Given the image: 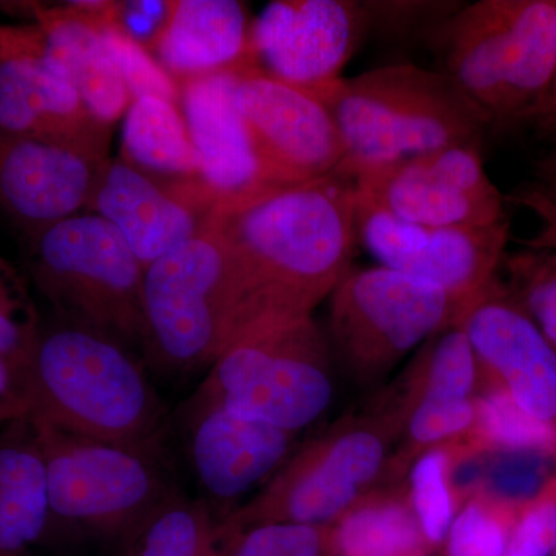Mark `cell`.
<instances>
[{
  "label": "cell",
  "instance_id": "cell-17",
  "mask_svg": "<svg viewBox=\"0 0 556 556\" xmlns=\"http://www.w3.org/2000/svg\"><path fill=\"white\" fill-rule=\"evenodd\" d=\"M478 367L543 422L556 426V351L517 300L492 285L457 314Z\"/></svg>",
  "mask_w": 556,
  "mask_h": 556
},
{
  "label": "cell",
  "instance_id": "cell-41",
  "mask_svg": "<svg viewBox=\"0 0 556 556\" xmlns=\"http://www.w3.org/2000/svg\"><path fill=\"white\" fill-rule=\"evenodd\" d=\"M529 123H535L541 129L554 130L556 127V56L554 76L540 108L530 116Z\"/></svg>",
  "mask_w": 556,
  "mask_h": 556
},
{
  "label": "cell",
  "instance_id": "cell-8",
  "mask_svg": "<svg viewBox=\"0 0 556 556\" xmlns=\"http://www.w3.org/2000/svg\"><path fill=\"white\" fill-rule=\"evenodd\" d=\"M43 466L51 521L118 541L174 492L160 450L76 437L33 424Z\"/></svg>",
  "mask_w": 556,
  "mask_h": 556
},
{
  "label": "cell",
  "instance_id": "cell-34",
  "mask_svg": "<svg viewBox=\"0 0 556 556\" xmlns=\"http://www.w3.org/2000/svg\"><path fill=\"white\" fill-rule=\"evenodd\" d=\"M556 551V470L543 489L519 507L503 556H552Z\"/></svg>",
  "mask_w": 556,
  "mask_h": 556
},
{
  "label": "cell",
  "instance_id": "cell-33",
  "mask_svg": "<svg viewBox=\"0 0 556 556\" xmlns=\"http://www.w3.org/2000/svg\"><path fill=\"white\" fill-rule=\"evenodd\" d=\"M506 262L517 288L515 300L556 346V255L529 249Z\"/></svg>",
  "mask_w": 556,
  "mask_h": 556
},
{
  "label": "cell",
  "instance_id": "cell-2",
  "mask_svg": "<svg viewBox=\"0 0 556 556\" xmlns=\"http://www.w3.org/2000/svg\"><path fill=\"white\" fill-rule=\"evenodd\" d=\"M21 417L76 437L160 450L164 408L134 350L54 317L16 379Z\"/></svg>",
  "mask_w": 556,
  "mask_h": 556
},
{
  "label": "cell",
  "instance_id": "cell-27",
  "mask_svg": "<svg viewBox=\"0 0 556 556\" xmlns=\"http://www.w3.org/2000/svg\"><path fill=\"white\" fill-rule=\"evenodd\" d=\"M473 426L481 444L495 452L556 455V426L530 416L503 388L478 399Z\"/></svg>",
  "mask_w": 556,
  "mask_h": 556
},
{
  "label": "cell",
  "instance_id": "cell-10",
  "mask_svg": "<svg viewBox=\"0 0 556 556\" xmlns=\"http://www.w3.org/2000/svg\"><path fill=\"white\" fill-rule=\"evenodd\" d=\"M353 179L358 195L415 225L456 228L507 219L506 195L486 174L475 146L419 153Z\"/></svg>",
  "mask_w": 556,
  "mask_h": 556
},
{
  "label": "cell",
  "instance_id": "cell-32",
  "mask_svg": "<svg viewBox=\"0 0 556 556\" xmlns=\"http://www.w3.org/2000/svg\"><path fill=\"white\" fill-rule=\"evenodd\" d=\"M447 470V455L442 450H431L412 471L413 510L431 547L444 543L455 519Z\"/></svg>",
  "mask_w": 556,
  "mask_h": 556
},
{
  "label": "cell",
  "instance_id": "cell-18",
  "mask_svg": "<svg viewBox=\"0 0 556 556\" xmlns=\"http://www.w3.org/2000/svg\"><path fill=\"white\" fill-rule=\"evenodd\" d=\"M105 160L61 142L0 131V212L33 241L86 211Z\"/></svg>",
  "mask_w": 556,
  "mask_h": 556
},
{
  "label": "cell",
  "instance_id": "cell-31",
  "mask_svg": "<svg viewBox=\"0 0 556 556\" xmlns=\"http://www.w3.org/2000/svg\"><path fill=\"white\" fill-rule=\"evenodd\" d=\"M518 510L485 495L471 501L450 526L447 556H503Z\"/></svg>",
  "mask_w": 556,
  "mask_h": 556
},
{
  "label": "cell",
  "instance_id": "cell-4",
  "mask_svg": "<svg viewBox=\"0 0 556 556\" xmlns=\"http://www.w3.org/2000/svg\"><path fill=\"white\" fill-rule=\"evenodd\" d=\"M442 68L493 124L529 123L556 56V0H479L437 28Z\"/></svg>",
  "mask_w": 556,
  "mask_h": 556
},
{
  "label": "cell",
  "instance_id": "cell-6",
  "mask_svg": "<svg viewBox=\"0 0 556 556\" xmlns=\"http://www.w3.org/2000/svg\"><path fill=\"white\" fill-rule=\"evenodd\" d=\"M328 357L311 316L252 328L219 354L195 397L295 433L331 404Z\"/></svg>",
  "mask_w": 556,
  "mask_h": 556
},
{
  "label": "cell",
  "instance_id": "cell-30",
  "mask_svg": "<svg viewBox=\"0 0 556 556\" xmlns=\"http://www.w3.org/2000/svg\"><path fill=\"white\" fill-rule=\"evenodd\" d=\"M115 16L116 3H112L102 21V38L129 90L131 101L142 97H156L178 105L179 84L161 67L156 58L142 43L130 38L116 24Z\"/></svg>",
  "mask_w": 556,
  "mask_h": 556
},
{
  "label": "cell",
  "instance_id": "cell-29",
  "mask_svg": "<svg viewBox=\"0 0 556 556\" xmlns=\"http://www.w3.org/2000/svg\"><path fill=\"white\" fill-rule=\"evenodd\" d=\"M40 316L27 283L0 255V357L20 376L38 339Z\"/></svg>",
  "mask_w": 556,
  "mask_h": 556
},
{
  "label": "cell",
  "instance_id": "cell-24",
  "mask_svg": "<svg viewBox=\"0 0 556 556\" xmlns=\"http://www.w3.org/2000/svg\"><path fill=\"white\" fill-rule=\"evenodd\" d=\"M121 159L164 182L201 181L200 161L179 108L156 97L131 101Z\"/></svg>",
  "mask_w": 556,
  "mask_h": 556
},
{
  "label": "cell",
  "instance_id": "cell-25",
  "mask_svg": "<svg viewBox=\"0 0 556 556\" xmlns=\"http://www.w3.org/2000/svg\"><path fill=\"white\" fill-rule=\"evenodd\" d=\"M116 543L118 556H226L232 540L207 501L174 490Z\"/></svg>",
  "mask_w": 556,
  "mask_h": 556
},
{
  "label": "cell",
  "instance_id": "cell-46",
  "mask_svg": "<svg viewBox=\"0 0 556 556\" xmlns=\"http://www.w3.org/2000/svg\"><path fill=\"white\" fill-rule=\"evenodd\" d=\"M554 130L556 131V127H555V129H554Z\"/></svg>",
  "mask_w": 556,
  "mask_h": 556
},
{
  "label": "cell",
  "instance_id": "cell-26",
  "mask_svg": "<svg viewBox=\"0 0 556 556\" xmlns=\"http://www.w3.org/2000/svg\"><path fill=\"white\" fill-rule=\"evenodd\" d=\"M325 543L336 556H428L431 547L415 510L391 500L351 506Z\"/></svg>",
  "mask_w": 556,
  "mask_h": 556
},
{
  "label": "cell",
  "instance_id": "cell-16",
  "mask_svg": "<svg viewBox=\"0 0 556 556\" xmlns=\"http://www.w3.org/2000/svg\"><path fill=\"white\" fill-rule=\"evenodd\" d=\"M0 131L109 159L110 127L93 118L67 76L43 51L39 28L21 27L0 60Z\"/></svg>",
  "mask_w": 556,
  "mask_h": 556
},
{
  "label": "cell",
  "instance_id": "cell-1",
  "mask_svg": "<svg viewBox=\"0 0 556 556\" xmlns=\"http://www.w3.org/2000/svg\"><path fill=\"white\" fill-rule=\"evenodd\" d=\"M212 219L236 278L232 342L252 328L309 317L331 295L358 241L356 185L329 175L219 204Z\"/></svg>",
  "mask_w": 556,
  "mask_h": 556
},
{
  "label": "cell",
  "instance_id": "cell-19",
  "mask_svg": "<svg viewBox=\"0 0 556 556\" xmlns=\"http://www.w3.org/2000/svg\"><path fill=\"white\" fill-rule=\"evenodd\" d=\"M240 72L211 73L179 84V112L199 155L201 181L217 200V206L273 190L263 181L237 104Z\"/></svg>",
  "mask_w": 556,
  "mask_h": 556
},
{
  "label": "cell",
  "instance_id": "cell-28",
  "mask_svg": "<svg viewBox=\"0 0 556 556\" xmlns=\"http://www.w3.org/2000/svg\"><path fill=\"white\" fill-rule=\"evenodd\" d=\"M478 362L466 331L450 325L433 342L427 356V387L420 401L456 405L470 401Z\"/></svg>",
  "mask_w": 556,
  "mask_h": 556
},
{
  "label": "cell",
  "instance_id": "cell-45",
  "mask_svg": "<svg viewBox=\"0 0 556 556\" xmlns=\"http://www.w3.org/2000/svg\"><path fill=\"white\" fill-rule=\"evenodd\" d=\"M552 556H556V551H555V554H554V555H552Z\"/></svg>",
  "mask_w": 556,
  "mask_h": 556
},
{
  "label": "cell",
  "instance_id": "cell-23",
  "mask_svg": "<svg viewBox=\"0 0 556 556\" xmlns=\"http://www.w3.org/2000/svg\"><path fill=\"white\" fill-rule=\"evenodd\" d=\"M46 466L25 417L0 426V556H24L50 529Z\"/></svg>",
  "mask_w": 556,
  "mask_h": 556
},
{
  "label": "cell",
  "instance_id": "cell-40",
  "mask_svg": "<svg viewBox=\"0 0 556 556\" xmlns=\"http://www.w3.org/2000/svg\"><path fill=\"white\" fill-rule=\"evenodd\" d=\"M21 417L20 394L16 375L10 365L0 357V426Z\"/></svg>",
  "mask_w": 556,
  "mask_h": 556
},
{
  "label": "cell",
  "instance_id": "cell-3",
  "mask_svg": "<svg viewBox=\"0 0 556 556\" xmlns=\"http://www.w3.org/2000/svg\"><path fill=\"white\" fill-rule=\"evenodd\" d=\"M306 91L331 112L343 146L339 174L351 179L431 150L479 148L492 126L445 73L415 64L386 65Z\"/></svg>",
  "mask_w": 556,
  "mask_h": 556
},
{
  "label": "cell",
  "instance_id": "cell-13",
  "mask_svg": "<svg viewBox=\"0 0 556 556\" xmlns=\"http://www.w3.org/2000/svg\"><path fill=\"white\" fill-rule=\"evenodd\" d=\"M236 98L266 188L339 174L342 139L331 112L313 93L249 68L240 72Z\"/></svg>",
  "mask_w": 556,
  "mask_h": 556
},
{
  "label": "cell",
  "instance_id": "cell-15",
  "mask_svg": "<svg viewBox=\"0 0 556 556\" xmlns=\"http://www.w3.org/2000/svg\"><path fill=\"white\" fill-rule=\"evenodd\" d=\"M215 206L203 181H159L123 159H108L86 208L118 230L146 268L197 236Z\"/></svg>",
  "mask_w": 556,
  "mask_h": 556
},
{
  "label": "cell",
  "instance_id": "cell-42",
  "mask_svg": "<svg viewBox=\"0 0 556 556\" xmlns=\"http://www.w3.org/2000/svg\"><path fill=\"white\" fill-rule=\"evenodd\" d=\"M536 182L556 195V148L536 161Z\"/></svg>",
  "mask_w": 556,
  "mask_h": 556
},
{
  "label": "cell",
  "instance_id": "cell-22",
  "mask_svg": "<svg viewBox=\"0 0 556 556\" xmlns=\"http://www.w3.org/2000/svg\"><path fill=\"white\" fill-rule=\"evenodd\" d=\"M249 31L247 9L237 0H178L153 43L156 61L172 78L182 80L255 70Z\"/></svg>",
  "mask_w": 556,
  "mask_h": 556
},
{
  "label": "cell",
  "instance_id": "cell-14",
  "mask_svg": "<svg viewBox=\"0 0 556 556\" xmlns=\"http://www.w3.org/2000/svg\"><path fill=\"white\" fill-rule=\"evenodd\" d=\"M369 27L364 2L276 0L249 31L255 70L303 90L340 79Z\"/></svg>",
  "mask_w": 556,
  "mask_h": 556
},
{
  "label": "cell",
  "instance_id": "cell-37",
  "mask_svg": "<svg viewBox=\"0 0 556 556\" xmlns=\"http://www.w3.org/2000/svg\"><path fill=\"white\" fill-rule=\"evenodd\" d=\"M475 420V404L441 405L420 401L412 419L409 434L417 444H433L463 433Z\"/></svg>",
  "mask_w": 556,
  "mask_h": 556
},
{
  "label": "cell",
  "instance_id": "cell-5",
  "mask_svg": "<svg viewBox=\"0 0 556 556\" xmlns=\"http://www.w3.org/2000/svg\"><path fill=\"white\" fill-rule=\"evenodd\" d=\"M236 300L228 249L211 214L197 236L144 268L146 361L175 375L211 368L229 345Z\"/></svg>",
  "mask_w": 556,
  "mask_h": 556
},
{
  "label": "cell",
  "instance_id": "cell-11",
  "mask_svg": "<svg viewBox=\"0 0 556 556\" xmlns=\"http://www.w3.org/2000/svg\"><path fill=\"white\" fill-rule=\"evenodd\" d=\"M357 233L358 241L380 265L444 289L456 320L468 303L495 283L497 266L506 257L510 229L507 219L490 226L456 228L415 225L357 192Z\"/></svg>",
  "mask_w": 556,
  "mask_h": 556
},
{
  "label": "cell",
  "instance_id": "cell-7",
  "mask_svg": "<svg viewBox=\"0 0 556 556\" xmlns=\"http://www.w3.org/2000/svg\"><path fill=\"white\" fill-rule=\"evenodd\" d=\"M33 283L54 314L119 340L142 346L141 263L123 236L91 212H79L31 241Z\"/></svg>",
  "mask_w": 556,
  "mask_h": 556
},
{
  "label": "cell",
  "instance_id": "cell-35",
  "mask_svg": "<svg viewBox=\"0 0 556 556\" xmlns=\"http://www.w3.org/2000/svg\"><path fill=\"white\" fill-rule=\"evenodd\" d=\"M325 533L318 527L265 525L233 538L226 556H324Z\"/></svg>",
  "mask_w": 556,
  "mask_h": 556
},
{
  "label": "cell",
  "instance_id": "cell-21",
  "mask_svg": "<svg viewBox=\"0 0 556 556\" xmlns=\"http://www.w3.org/2000/svg\"><path fill=\"white\" fill-rule=\"evenodd\" d=\"M110 5L112 2H72L33 9L47 56L67 76L93 118L108 127L126 115L131 104L102 38V21Z\"/></svg>",
  "mask_w": 556,
  "mask_h": 556
},
{
  "label": "cell",
  "instance_id": "cell-20",
  "mask_svg": "<svg viewBox=\"0 0 556 556\" xmlns=\"http://www.w3.org/2000/svg\"><path fill=\"white\" fill-rule=\"evenodd\" d=\"M189 408L190 464L212 503L230 507L288 456L294 433L197 397Z\"/></svg>",
  "mask_w": 556,
  "mask_h": 556
},
{
  "label": "cell",
  "instance_id": "cell-43",
  "mask_svg": "<svg viewBox=\"0 0 556 556\" xmlns=\"http://www.w3.org/2000/svg\"><path fill=\"white\" fill-rule=\"evenodd\" d=\"M20 28L21 27H2V25H0V60L13 49L17 36H20Z\"/></svg>",
  "mask_w": 556,
  "mask_h": 556
},
{
  "label": "cell",
  "instance_id": "cell-36",
  "mask_svg": "<svg viewBox=\"0 0 556 556\" xmlns=\"http://www.w3.org/2000/svg\"><path fill=\"white\" fill-rule=\"evenodd\" d=\"M368 24L379 25L388 31H409L412 28L441 27L463 3L456 2H364Z\"/></svg>",
  "mask_w": 556,
  "mask_h": 556
},
{
  "label": "cell",
  "instance_id": "cell-39",
  "mask_svg": "<svg viewBox=\"0 0 556 556\" xmlns=\"http://www.w3.org/2000/svg\"><path fill=\"white\" fill-rule=\"evenodd\" d=\"M172 3L174 2L116 3V24L137 42L141 43L150 35L152 43H155L169 17Z\"/></svg>",
  "mask_w": 556,
  "mask_h": 556
},
{
  "label": "cell",
  "instance_id": "cell-9",
  "mask_svg": "<svg viewBox=\"0 0 556 556\" xmlns=\"http://www.w3.org/2000/svg\"><path fill=\"white\" fill-rule=\"evenodd\" d=\"M453 320L438 285L382 265L350 268L331 292L329 338L357 376L375 378Z\"/></svg>",
  "mask_w": 556,
  "mask_h": 556
},
{
  "label": "cell",
  "instance_id": "cell-38",
  "mask_svg": "<svg viewBox=\"0 0 556 556\" xmlns=\"http://www.w3.org/2000/svg\"><path fill=\"white\" fill-rule=\"evenodd\" d=\"M507 203L521 206L533 212L540 219V230L529 240H522L526 248L535 251H547L556 255V195L543 188L540 182L519 186L510 195Z\"/></svg>",
  "mask_w": 556,
  "mask_h": 556
},
{
  "label": "cell",
  "instance_id": "cell-12",
  "mask_svg": "<svg viewBox=\"0 0 556 556\" xmlns=\"http://www.w3.org/2000/svg\"><path fill=\"white\" fill-rule=\"evenodd\" d=\"M386 445L378 434L356 430L313 445L295 457L252 503L222 518L223 532L236 538L252 527L338 521L362 486L378 475Z\"/></svg>",
  "mask_w": 556,
  "mask_h": 556
},
{
  "label": "cell",
  "instance_id": "cell-44",
  "mask_svg": "<svg viewBox=\"0 0 556 556\" xmlns=\"http://www.w3.org/2000/svg\"><path fill=\"white\" fill-rule=\"evenodd\" d=\"M24 556H33V555H31V552H30V554H27V555H24Z\"/></svg>",
  "mask_w": 556,
  "mask_h": 556
}]
</instances>
